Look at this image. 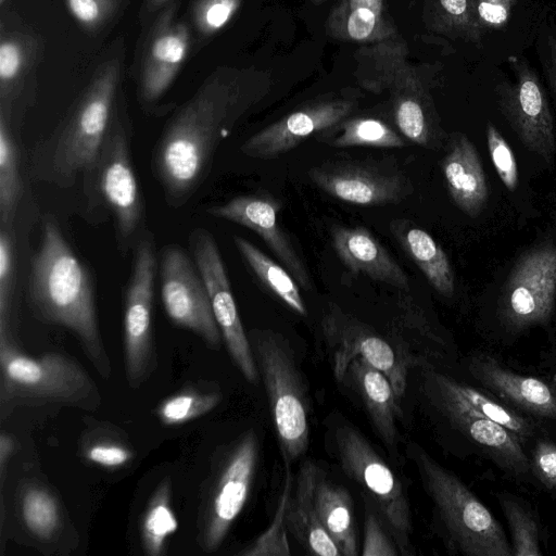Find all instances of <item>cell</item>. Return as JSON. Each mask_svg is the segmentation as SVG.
<instances>
[{
	"mask_svg": "<svg viewBox=\"0 0 556 556\" xmlns=\"http://www.w3.org/2000/svg\"><path fill=\"white\" fill-rule=\"evenodd\" d=\"M273 86L255 68L215 70L166 125L153 167L172 203L182 202L200 184L219 141Z\"/></svg>",
	"mask_w": 556,
	"mask_h": 556,
	"instance_id": "cell-1",
	"label": "cell"
},
{
	"mask_svg": "<svg viewBox=\"0 0 556 556\" xmlns=\"http://www.w3.org/2000/svg\"><path fill=\"white\" fill-rule=\"evenodd\" d=\"M29 293L36 312L73 331L100 375L109 377L111 367L100 337L91 275L53 222L45 224L33 257Z\"/></svg>",
	"mask_w": 556,
	"mask_h": 556,
	"instance_id": "cell-2",
	"label": "cell"
},
{
	"mask_svg": "<svg viewBox=\"0 0 556 556\" xmlns=\"http://www.w3.org/2000/svg\"><path fill=\"white\" fill-rule=\"evenodd\" d=\"M358 84L374 93L389 92L392 116L408 141L437 149L443 130L433 101L421 76L408 63V50L395 38L369 45L357 51Z\"/></svg>",
	"mask_w": 556,
	"mask_h": 556,
	"instance_id": "cell-3",
	"label": "cell"
},
{
	"mask_svg": "<svg viewBox=\"0 0 556 556\" xmlns=\"http://www.w3.org/2000/svg\"><path fill=\"white\" fill-rule=\"evenodd\" d=\"M122 74L118 56L102 62L89 85L48 144L47 175L70 184L78 174L94 168L109 135L110 118Z\"/></svg>",
	"mask_w": 556,
	"mask_h": 556,
	"instance_id": "cell-4",
	"label": "cell"
},
{
	"mask_svg": "<svg viewBox=\"0 0 556 556\" xmlns=\"http://www.w3.org/2000/svg\"><path fill=\"white\" fill-rule=\"evenodd\" d=\"M407 454L457 551L467 556H513L500 522L457 476L415 442L407 445Z\"/></svg>",
	"mask_w": 556,
	"mask_h": 556,
	"instance_id": "cell-5",
	"label": "cell"
},
{
	"mask_svg": "<svg viewBox=\"0 0 556 556\" xmlns=\"http://www.w3.org/2000/svg\"><path fill=\"white\" fill-rule=\"evenodd\" d=\"M250 343L262 377L285 463L309 445L308 397L289 342L271 330H253Z\"/></svg>",
	"mask_w": 556,
	"mask_h": 556,
	"instance_id": "cell-6",
	"label": "cell"
},
{
	"mask_svg": "<svg viewBox=\"0 0 556 556\" xmlns=\"http://www.w3.org/2000/svg\"><path fill=\"white\" fill-rule=\"evenodd\" d=\"M1 402H59L87 407L99 396L93 381L73 359L58 353L30 357L0 331Z\"/></svg>",
	"mask_w": 556,
	"mask_h": 556,
	"instance_id": "cell-7",
	"label": "cell"
},
{
	"mask_svg": "<svg viewBox=\"0 0 556 556\" xmlns=\"http://www.w3.org/2000/svg\"><path fill=\"white\" fill-rule=\"evenodd\" d=\"M334 445L342 470L375 505L401 555H410L412 515L405 488L397 475L352 426L337 428Z\"/></svg>",
	"mask_w": 556,
	"mask_h": 556,
	"instance_id": "cell-8",
	"label": "cell"
},
{
	"mask_svg": "<svg viewBox=\"0 0 556 556\" xmlns=\"http://www.w3.org/2000/svg\"><path fill=\"white\" fill-rule=\"evenodd\" d=\"M556 303V241L527 250L514 264L498 299L500 317L510 330L546 323Z\"/></svg>",
	"mask_w": 556,
	"mask_h": 556,
	"instance_id": "cell-9",
	"label": "cell"
},
{
	"mask_svg": "<svg viewBox=\"0 0 556 556\" xmlns=\"http://www.w3.org/2000/svg\"><path fill=\"white\" fill-rule=\"evenodd\" d=\"M516 81L495 86L498 108L523 147L551 163L556 152L554 121L545 90L528 61L510 55Z\"/></svg>",
	"mask_w": 556,
	"mask_h": 556,
	"instance_id": "cell-10",
	"label": "cell"
},
{
	"mask_svg": "<svg viewBox=\"0 0 556 556\" xmlns=\"http://www.w3.org/2000/svg\"><path fill=\"white\" fill-rule=\"evenodd\" d=\"M321 327L333 350V374L341 381L350 362L362 357L381 371L401 401L407 388L412 359L352 315L331 304L323 316Z\"/></svg>",
	"mask_w": 556,
	"mask_h": 556,
	"instance_id": "cell-11",
	"label": "cell"
},
{
	"mask_svg": "<svg viewBox=\"0 0 556 556\" xmlns=\"http://www.w3.org/2000/svg\"><path fill=\"white\" fill-rule=\"evenodd\" d=\"M190 244L228 352L244 378L251 383H256L260 380L258 368L216 241L207 230L197 229L190 237Z\"/></svg>",
	"mask_w": 556,
	"mask_h": 556,
	"instance_id": "cell-12",
	"label": "cell"
},
{
	"mask_svg": "<svg viewBox=\"0 0 556 556\" xmlns=\"http://www.w3.org/2000/svg\"><path fill=\"white\" fill-rule=\"evenodd\" d=\"M425 390L435 407L502 468L516 473L529 470L521 439L476 410L454 390L451 377L425 370Z\"/></svg>",
	"mask_w": 556,
	"mask_h": 556,
	"instance_id": "cell-13",
	"label": "cell"
},
{
	"mask_svg": "<svg viewBox=\"0 0 556 556\" xmlns=\"http://www.w3.org/2000/svg\"><path fill=\"white\" fill-rule=\"evenodd\" d=\"M160 277L162 303L172 321L197 333L211 346H218L222 334L207 289L179 247L163 251Z\"/></svg>",
	"mask_w": 556,
	"mask_h": 556,
	"instance_id": "cell-14",
	"label": "cell"
},
{
	"mask_svg": "<svg viewBox=\"0 0 556 556\" xmlns=\"http://www.w3.org/2000/svg\"><path fill=\"white\" fill-rule=\"evenodd\" d=\"M308 177L330 197L361 206L399 204L413 191L401 170L368 162H325L311 167Z\"/></svg>",
	"mask_w": 556,
	"mask_h": 556,
	"instance_id": "cell-15",
	"label": "cell"
},
{
	"mask_svg": "<svg viewBox=\"0 0 556 556\" xmlns=\"http://www.w3.org/2000/svg\"><path fill=\"white\" fill-rule=\"evenodd\" d=\"M155 255L150 239L136 249L131 276L127 286L124 313V352L129 384L139 386L152 366V302Z\"/></svg>",
	"mask_w": 556,
	"mask_h": 556,
	"instance_id": "cell-16",
	"label": "cell"
},
{
	"mask_svg": "<svg viewBox=\"0 0 556 556\" xmlns=\"http://www.w3.org/2000/svg\"><path fill=\"white\" fill-rule=\"evenodd\" d=\"M257 435L249 430L228 454L212 494L204 526V548L215 551L243 509L257 468Z\"/></svg>",
	"mask_w": 556,
	"mask_h": 556,
	"instance_id": "cell-17",
	"label": "cell"
},
{
	"mask_svg": "<svg viewBox=\"0 0 556 556\" xmlns=\"http://www.w3.org/2000/svg\"><path fill=\"white\" fill-rule=\"evenodd\" d=\"M355 105L356 102L346 99L308 103L252 135L240 150L254 159L278 157L307 138L339 125L351 115Z\"/></svg>",
	"mask_w": 556,
	"mask_h": 556,
	"instance_id": "cell-18",
	"label": "cell"
},
{
	"mask_svg": "<svg viewBox=\"0 0 556 556\" xmlns=\"http://www.w3.org/2000/svg\"><path fill=\"white\" fill-rule=\"evenodd\" d=\"M94 168L99 190L114 215L119 237L127 239L142 219L143 203L122 127L110 129Z\"/></svg>",
	"mask_w": 556,
	"mask_h": 556,
	"instance_id": "cell-19",
	"label": "cell"
},
{
	"mask_svg": "<svg viewBox=\"0 0 556 556\" xmlns=\"http://www.w3.org/2000/svg\"><path fill=\"white\" fill-rule=\"evenodd\" d=\"M281 202L269 193L238 195L211 207L208 213L254 231L271 250L281 265L293 276L300 287L311 289L312 279L302 257L289 235L278 224Z\"/></svg>",
	"mask_w": 556,
	"mask_h": 556,
	"instance_id": "cell-20",
	"label": "cell"
},
{
	"mask_svg": "<svg viewBox=\"0 0 556 556\" xmlns=\"http://www.w3.org/2000/svg\"><path fill=\"white\" fill-rule=\"evenodd\" d=\"M294 491L308 503L341 555L357 556L353 501L346 489L331 482L321 468L308 459L295 477Z\"/></svg>",
	"mask_w": 556,
	"mask_h": 556,
	"instance_id": "cell-21",
	"label": "cell"
},
{
	"mask_svg": "<svg viewBox=\"0 0 556 556\" xmlns=\"http://www.w3.org/2000/svg\"><path fill=\"white\" fill-rule=\"evenodd\" d=\"M190 48L187 24L175 16L170 4L154 24L146 45L140 96L146 102L157 100L169 88L180 71Z\"/></svg>",
	"mask_w": 556,
	"mask_h": 556,
	"instance_id": "cell-22",
	"label": "cell"
},
{
	"mask_svg": "<svg viewBox=\"0 0 556 556\" xmlns=\"http://www.w3.org/2000/svg\"><path fill=\"white\" fill-rule=\"evenodd\" d=\"M453 203L466 215L477 217L489 200L488 177L475 144L464 134H453L441 162Z\"/></svg>",
	"mask_w": 556,
	"mask_h": 556,
	"instance_id": "cell-23",
	"label": "cell"
},
{
	"mask_svg": "<svg viewBox=\"0 0 556 556\" xmlns=\"http://www.w3.org/2000/svg\"><path fill=\"white\" fill-rule=\"evenodd\" d=\"M332 247L340 261L353 273L400 289L408 287V277L388 250L363 226H336Z\"/></svg>",
	"mask_w": 556,
	"mask_h": 556,
	"instance_id": "cell-24",
	"label": "cell"
},
{
	"mask_svg": "<svg viewBox=\"0 0 556 556\" xmlns=\"http://www.w3.org/2000/svg\"><path fill=\"white\" fill-rule=\"evenodd\" d=\"M471 375L484 387L521 408L556 419V390L545 381L503 367L489 355H476L469 363Z\"/></svg>",
	"mask_w": 556,
	"mask_h": 556,
	"instance_id": "cell-25",
	"label": "cell"
},
{
	"mask_svg": "<svg viewBox=\"0 0 556 556\" xmlns=\"http://www.w3.org/2000/svg\"><path fill=\"white\" fill-rule=\"evenodd\" d=\"M345 376H349L361 395L380 439L391 451H396V422L402 418V412L400 400L388 378L362 357H355L350 362Z\"/></svg>",
	"mask_w": 556,
	"mask_h": 556,
	"instance_id": "cell-26",
	"label": "cell"
},
{
	"mask_svg": "<svg viewBox=\"0 0 556 556\" xmlns=\"http://www.w3.org/2000/svg\"><path fill=\"white\" fill-rule=\"evenodd\" d=\"M326 26L336 39L366 45L397 36L384 0H340L330 12Z\"/></svg>",
	"mask_w": 556,
	"mask_h": 556,
	"instance_id": "cell-27",
	"label": "cell"
},
{
	"mask_svg": "<svg viewBox=\"0 0 556 556\" xmlns=\"http://www.w3.org/2000/svg\"><path fill=\"white\" fill-rule=\"evenodd\" d=\"M391 231L431 287L451 298L455 292L454 271L447 254L433 237L406 220H393Z\"/></svg>",
	"mask_w": 556,
	"mask_h": 556,
	"instance_id": "cell-28",
	"label": "cell"
},
{
	"mask_svg": "<svg viewBox=\"0 0 556 556\" xmlns=\"http://www.w3.org/2000/svg\"><path fill=\"white\" fill-rule=\"evenodd\" d=\"M233 243L257 279L290 309L305 316L306 307L299 283L288 269L241 236H233Z\"/></svg>",
	"mask_w": 556,
	"mask_h": 556,
	"instance_id": "cell-29",
	"label": "cell"
},
{
	"mask_svg": "<svg viewBox=\"0 0 556 556\" xmlns=\"http://www.w3.org/2000/svg\"><path fill=\"white\" fill-rule=\"evenodd\" d=\"M425 12L433 31L481 47L477 0H425Z\"/></svg>",
	"mask_w": 556,
	"mask_h": 556,
	"instance_id": "cell-30",
	"label": "cell"
},
{
	"mask_svg": "<svg viewBox=\"0 0 556 556\" xmlns=\"http://www.w3.org/2000/svg\"><path fill=\"white\" fill-rule=\"evenodd\" d=\"M286 521L288 531L307 554L342 556L308 503L295 491L288 504Z\"/></svg>",
	"mask_w": 556,
	"mask_h": 556,
	"instance_id": "cell-31",
	"label": "cell"
},
{
	"mask_svg": "<svg viewBox=\"0 0 556 556\" xmlns=\"http://www.w3.org/2000/svg\"><path fill=\"white\" fill-rule=\"evenodd\" d=\"M178 522L170 505V488L163 481L144 511L141 522V541L144 553L160 556L165 553L167 538L176 532Z\"/></svg>",
	"mask_w": 556,
	"mask_h": 556,
	"instance_id": "cell-32",
	"label": "cell"
},
{
	"mask_svg": "<svg viewBox=\"0 0 556 556\" xmlns=\"http://www.w3.org/2000/svg\"><path fill=\"white\" fill-rule=\"evenodd\" d=\"M337 136L328 144L334 148H403L402 136L376 117L346 118L336 126Z\"/></svg>",
	"mask_w": 556,
	"mask_h": 556,
	"instance_id": "cell-33",
	"label": "cell"
},
{
	"mask_svg": "<svg viewBox=\"0 0 556 556\" xmlns=\"http://www.w3.org/2000/svg\"><path fill=\"white\" fill-rule=\"evenodd\" d=\"M0 117V220L9 225L21 197L22 178L18 152L3 112Z\"/></svg>",
	"mask_w": 556,
	"mask_h": 556,
	"instance_id": "cell-34",
	"label": "cell"
},
{
	"mask_svg": "<svg viewBox=\"0 0 556 556\" xmlns=\"http://www.w3.org/2000/svg\"><path fill=\"white\" fill-rule=\"evenodd\" d=\"M293 477L290 464L286 463L283 489L278 501L274 518L267 529L249 546L242 549V556H289L291 554L288 541L286 514L292 496Z\"/></svg>",
	"mask_w": 556,
	"mask_h": 556,
	"instance_id": "cell-35",
	"label": "cell"
},
{
	"mask_svg": "<svg viewBox=\"0 0 556 556\" xmlns=\"http://www.w3.org/2000/svg\"><path fill=\"white\" fill-rule=\"evenodd\" d=\"M21 511L27 529L39 539H50L60 526L59 505L46 489H26L22 495Z\"/></svg>",
	"mask_w": 556,
	"mask_h": 556,
	"instance_id": "cell-36",
	"label": "cell"
},
{
	"mask_svg": "<svg viewBox=\"0 0 556 556\" xmlns=\"http://www.w3.org/2000/svg\"><path fill=\"white\" fill-rule=\"evenodd\" d=\"M454 390L476 410L492 421L505 427L521 440L533 435L534 429L528 420L478 389L460 383L451 378Z\"/></svg>",
	"mask_w": 556,
	"mask_h": 556,
	"instance_id": "cell-37",
	"label": "cell"
},
{
	"mask_svg": "<svg viewBox=\"0 0 556 556\" xmlns=\"http://www.w3.org/2000/svg\"><path fill=\"white\" fill-rule=\"evenodd\" d=\"M217 392L184 390L165 399L157 407V417L166 426H179L211 412L219 402Z\"/></svg>",
	"mask_w": 556,
	"mask_h": 556,
	"instance_id": "cell-38",
	"label": "cell"
},
{
	"mask_svg": "<svg viewBox=\"0 0 556 556\" xmlns=\"http://www.w3.org/2000/svg\"><path fill=\"white\" fill-rule=\"evenodd\" d=\"M513 536L514 556H541L539 528L532 514L513 497L497 495Z\"/></svg>",
	"mask_w": 556,
	"mask_h": 556,
	"instance_id": "cell-39",
	"label": "cell"
},
{
	"mask_svg": "<svg viewBox=\"0 0 556 556\" xmlns=\"http://www.w3.org/2000/svg\"><path fill=\"white\" fill-rule=\"evenodd\" d=\"M30 48L26 40L15 34L2 30L0 40V93L2 101L9 98L23 77L28 61Z\"/></svg>",
	"mask_w": 556,
	"mask_h": 556,
	"instance_id": "cell-40",
	"label": "cell"
},
{
	"mask_svg": "<svg viewBox=\"0 0 556 556\" xmlns=\"http://www.w3.org/2000/svg\"><path fill=\"white\" fill-rule=\"evenodd\" d=\"M242 0H195L192 18L199 33L212 36L233 18Z\"/></svg>",
	"mask_w": 556,
	"mask_h": 556,
	"instance_id": "cell-41",
	"label": "cell"
},
{
	"mask_svg": "<svg viewBox=\"0 0 556 556\" xmlns=\"http://www.w3.org/2000/svg\"><path fill=\"white\" fill-rule=\"evenodd\" d=\"M363 556H397L401 552L375 505L365 500Z\"/></svg>",
	"mask_w": 556,
	"mask_h": 556,
	"instance_id": "cell-42",
	"label": "cell"
},
{
	"mask_svg": "<svg viewBox=\"0 0 556 556\" xmlns=\"http://www.w3.org/2000/svg\"><path fill=\"white\" fill-rule=\"evenodd\" d=\"M485 135L490 157L501 181L510 192L516 191L519 175L514 151L493 124L488 123Z\"/></svg>",
	"mask_w": 556,
	"mask_h": 556,
	"instance_id": "cell-43",
	"label": "cell"
},
{
	"mask_svg": "<svg viewBox=\"0 0 556 556\" xmlns=\"http://www.w3.org/2000/svg\"><path fill=\"white\" fill-rule=\"evenodd\" d=\"M64 3L81 27L97 31L115 16L122 0H64Z\"/></svg>",
	"mask_w": 556,
	"mask_h": 556,
	"instance_id": "cell-44",
	"label": "cell"
},
{
	"mask_svg": "<svg viewBox=\"0 0 556 556\" xmlns=\"http://www.w3.org/2000/svg\"><path fill=\"white\" fill-rule=\"evenodd\" d=\"M14 281V247L9 225H1L0 231V331L8 330L7 317Z\"/></svg>",
	"mask_w": 556,
	"mask_h": 556,
	"instance_id": "cell-45",
	"label": "cell"
},
{
	"mask_svg": "<svg viewBox=\"0 0 556 556\" xmlns=\"http://www.w3.org/2000/svg\"><path fill=\"white\" fill-rule=\"evenodd\" d=\"M517 0H477V13L482 30L501 29L507 25Z\"/></svg>",
	"mask_w": 556,
	"mask_h": 556,
	"instance_id": "cell-46",
	"label": "cell"
},
{
	"mask_svg": "<svg viewBox=\"0 0 556 556\" xmlns=\"http://www.w3.org/2000/svg\"><path fill=\"white\" fill-rule=\"evenodd\" d=\"M89 462L105 468H118L131 459V452L124 445L112 442H97L86 452Z\"/></svg>",
	"mask_w": 556,
	"mask_h": 556,
	"instance_id": "cell-47",
	"label": "cell"
},
{
	"mask_svg": "<svg viewBox=\"0 0 556 556\" xmlns=\"http://www.w3.org/2000/svg\"><path fill=\"white\" fill-rule=\"evenodd\" d=\"M533 470L539 480L548 488L556 489V445L539 441L532 455Z\"/></svg>",
	"mask_w": 556,
	"mask_h": 556,
	"instance_id": "cell-48",
	"label": "cell"
},
{
	"mask_svg": "<svg viewBox=\"0 0 556 556\" xmlns=\"http://www.w3.org/2000/svg\"><path fill=\"white\" fill-rule=\"evenodd\" d=\"M547 53L545 60V72L548 76L551 88L556 98V37H547Z\"/></svg>",
	"mask_w": 556,
	"mask_h": 556,
	"instance_id": "cell-49",
	"label": "cell"
},
{
	"mask_svg": "<svg viewBox=\"0 0 556 556\" xmlns=\"http://www.w3.org/2000/svg\"><path fill=\"white\" fill-rule=\"evenodd\" d=\"M14 450V441L12 437L8 433L2 432L0 434V478H1V485L3 484L4 480V471L5 466L9 462V458L11 457Z\"/></svg>",
	"mask_w": 556,
	"mask_h": 556,
	"instance_id": "cell-50",
	"label": "cell"
},
{
	"mask_svg": "<svg viewBox=\"0 0 556 556\" xmlns=\"http://www.w3.org/2000/svg\"><path fill=\"white\" fill-rule=\"evenodd\" d=\"M169 0H144V9L152 12L164 7Z\"/></svg>",
	"mask_w": 556,
	"mask_h": 556,
	"instance_id": "cell-51",
	"label": "cell"
},
{
	"mask_svg": "<svg viewBox=\"0 0 556 556\" xmlns=\"http://www.w3.org/2000/svg\"><path fill=\"white\" fill-rule=\"evenodd\" d=\"M314 3H321L325 0H312Z\"/></svg>",
	"mask_w": 556,
	"mask_h": 556,
	"instance_id": "cell-52",
	"label": "cell"
},
{
	"mask_svg": "<svg viewBox=\"0 0 556 556\" xmlns=\"http://www.w3.org/2000/svg\"><path fill=\"white\" fill-rule=\"evenodd\" d=\"M7 0H0L1 4H3Z\"/></svg>",
	"mask_w": 556,
	"mask_h": 556,
	"instance_id": "cell-53",
	"label": "cell"
}]
</instances>
